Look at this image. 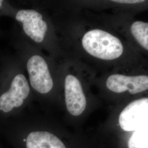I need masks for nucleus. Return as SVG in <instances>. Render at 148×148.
I'll list each match as a JSON object with an SVG mask.
<instances>
[{
  "mask_svg": "<svg viewBox=\"0 0 148 148\" xmlns=\"http://www.w3.org/2000/svg\"><path fill=\"white\" fill-rule=\"evenodd\" d=\"M30 92L27 79L14 55L3 57L0 63V111L9 113L21 107Z\"/></svg>",
  "mask_w": 148,
  "mask_h": 148,
  "instance_id": "nucleus-1",
  "label": "nucleus"
},
{
  "mask_svg": "<svg viewBox=\"0 0 148 148\" xmlns=\"http://www.w3.org/2000/svg\"><path fill=\"white\" fill-rule=\"evenodd\" d=\"M128 148H148V125L134 131L128 142Z\"/></svg>",
  "mask_w": 148,
  "mask_h": 148,
  "instance_id": "nucleus-9",
  "label": "nucleus"
},
{
  "mask_svg": "<svg viewBox=\"0 0 148 148\" xmlns=\"http://www.w3.org/2000/svg\"><path fill=\"white\" fill-rule=\"evenodd\" d=\"M106 85L109 90L114 92L120 93L127 90L134 95L148 90V77L145 75L128 76L114 74L108 77Z\"/></svg>",
  "mask_w": 148,
  "mask_h": 148,
  "instance_id": "nucleus-6",
  "label": "nucleus"
},
{
  "mask_svg": "<svg viewBox=\"0 0 148 148\" xmlns=\"http://www.w3.org/2000/svg\"><path fill=\"white\" fill-rule=\"evenodd\" d=\"M16 10V7L9 1L0 0V16H7L13 18Z\"/></svg>",
  "mask_w": 148,
  "mask_h": 148,
  "instance_id": "nucleus-11",
  "label": "nucleus"
},
{
  "mask_svg": "<svg viewBox=\"0 0 148 148\" xmlns=\"http://www.w3.org/2000/svg\"><path fill=\"white\" fill-rule=\"evenodd\" d=\"M82 46L90 55L103 60L118 58L123 52V45L117 37L100 29L87 32L82 38Z\"/></svg>",
  "mask_w": 148,
  "mask_h": 148,
  "instance_id": "nucleus-2",
  "label": "nucleus"
},
{
  "mask_svg": "<svg viewBox=\"0 0 148 148\" xmlns=\"http://www.w3.org/2000/svg\"><path fill=\"white\" fill-rule=\"evenodd\" d=\"M1 30H0V35H1Z\"/></svg>",
  "mask_w": 148,
  "mask_h": 148,
  "instance_id": "nucleus-14",
  "label": "nucleus"
},
{
  "mask_svg": "<svg viewBox=\"0 0 148 148\" xmlns=\"http://www.w3.org/2000/svg\"><path fill=\"white\" fill-rule=\"evenodd\" d=\"M26 142L27 148H66L58 138L45 131L30 133Z\"/></svg>",
  "mask_w": 148,
  "mask_h": 148,
  "instance_id": "nucleus-8",
  "label": "nucleus"
},
{
  "mask_svg": "<svg viewBox=\"0 0 148 148\" xmlns=\"http://www.w3.org/2000/svg\"><path fill=\"white\" fill-rule=\"evenodd\" d=\"M26 68L32 87L40 94L48 93L53 87V80L47 63L41 56L32 55L27 59Z\"/></svg>",
  "mask_w": 148,
  "mask_h": 148,
  "instance_id": "nucleus-4",
  "label": "nucleus"
},
{
  "mask_svg": "<svg viewBox=\"0 0 148 148\" xmlns=\"http://www.w3.org/2000/svg\"><path fill=\"white\" fill-rule=\"evenodd\" d=\"M131 32L139 43L148 49V24L143 21L134 22L131 26Z\"/></svg>",
  "mask_w": 148,
  "mask_h": 148,
  "instance_id": "nucleus-10",
  "label": "nucleus"
},
{
  "mask_svg": "<svg viewBox=\"0 0 148 148\" xmlns=\"http://www.w3.org/2000/svg\"><path fill=\"white\" fill-rule=\"evenodd\" d=\"M148 99L133 101L123 110L119 116V124L123 130L134 131L148 125Z\"/></svg>",
  "mask_w": 148,
  "mask_h": 148,
  "instance_id": "nucleus-5",
  "label": "nucleus"
},
{
  "mask_svg": "<svg viewBox=\"0 0 148 148\" xmlns=\"http://www.w3.org/2000/svg\"><path fill=\"white\" fill-rule=\"evenodd\" d=\"M23 141H24V142H27V139H23Z\"/></svg>",
  "mask_w": 148,
  "mask_h": 148,
  "instance_id": "nucleus-13",
  "label": "nucleus"
},
{
  "mask_svg": "<svg viewBox=\"0 0 148 148\" xmlns=\"http://www.w3.org/2000/svg\"><path fill=\"white\" fill-rule=\"evenodd\" d=\"M21 25L23 32L32 41L37 43L44 41L48 26L42 14L38 11L30 9H17L13 18Z\"/></svg>",
  "mask_w": 148,
  "mask_h": 148,
  "instance_id": "nucleus-3",
  "label": "nucleus"
},
{
  "mask_svg": "<svg viewBox=\"0 0 148 148\" xmlns=\"http://www.w3.org/2000/svg\"><path fill=\"white\" fill-rule=\"evenodd\" d=\"M65 101L67 109L73 116H79L85 111L86 99L79 80L69 75L65 82Z\"/></svg>",
  "mask_w": 148,
  "mask_h": 148,
  "instance_id": "nucleus-7",
  "label": "nucleus"
},
{
  "mask_svg": "<svg viewBox=\"0 0 148 148\" xmlns=\"http://www.w3.org/2000/svg\"><path fill=\"white\" fill-rule=\"evenodd\" d=\"M112 1L115 2L121 3H137L143 2L144 1H141V0H114Z\"/></svg>",
  "mask_w": 148,
  "mask_h": 148,
  "instance_id": "nucleus-12",
  "label": "nucleus"
}]
</instances>
